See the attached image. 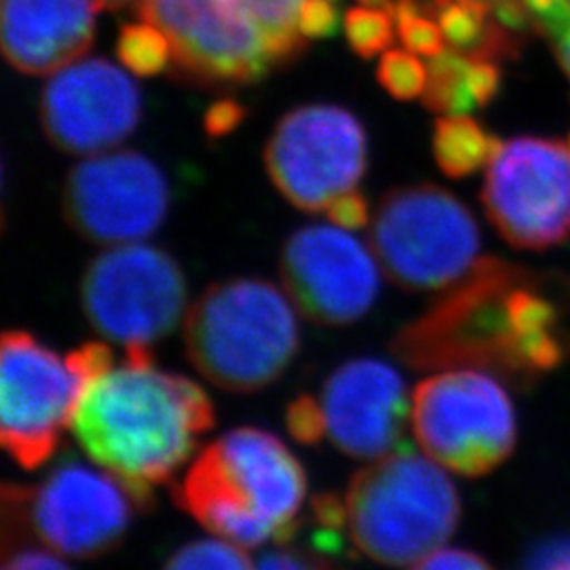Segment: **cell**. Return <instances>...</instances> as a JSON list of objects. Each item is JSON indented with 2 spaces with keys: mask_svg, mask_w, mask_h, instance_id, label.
<instances>
[{
  "mask_svg": "<svg viewBox=\"0 0 570 570\" xmlns=\"http://www.w3.org/2000/svg\"><path fill=\"white\" fill-rule=\"evenodd\" d=\"M527 570H570V539H553L530 556Z\"/></svg>",
  "mask_w": 570,
  "mask_h": 570,
  "instance_id": "obj_33",
  "label": "cell"
},
{
  "mask_svg": "<svg viewBox=\"0 0 570 570\" xmlns=\"http://www.w3.org/2000/svg\"><path fill=\"white\" fill-rule=\"evenodd\" d=\"M186 296L178 261L142 242L108 247L82 273L87 322L125 348L169 336L186 315Z\"/></svg>",
  "mask_w": 570,
  "mask_h": 570,
  "instance_id": "obj_12",
  "label": "cell"
},
{
  "mask_svg": "<svg viewBox=\"0 0 570 570\" xmlns=\"http://www.w3.org/2000/svg\"><path fill=\"white\" fill-rule=\"evenodd\" d=\"M379 82L395 100L423 98L428 87V66L412 51L389 49L379 61Z\"/></svg>",
  "mask_w": 570,
  "mask_h": 570,
  "instance_id": "obj_26",
  "label": "cell"
},
{
  "mask_svg": "<svg viewBox=\"0 0 570 570\" xmlns=\"http://www.w3.org/2000/svg\"><path fill=\"white\" fill-rule=\"evenodd\" d=\"M164 570H258L247 551L226 539H202L176 551Z\"/></svg>",
  "mask_w": 570,
  "mask_h": 570,
  "instance_id": "obj_23",
  "label": "cell"
},
{
  "mask_svg": "<svg viewBox=\"0 0 570 570\" xmlns=\"http://www.w3.org/2000/svg\"><path fill=\"white\" fill-rule=\"evenodd\" d=\"M2 570H72L56 551L16 546L2 551Z\"/></svg>",
  "mask_w": 570,
  "mask_h": 570,
  "instance_id": "obj_30",
  "label": "cell"
},
{
  "mask_svg": "<svg viewBox=\"0 0 570 570\" xmlns=\"http://www.w3.org/2000/svg\"><path fill=\"white\" fill-rule=\"evenodd\" d=\"M551 41L556 45L558 60L562 63V68H564V72L569 75L570 79V23L567 28H562L558 35H553Z\"/></svg>",
  "mask_w": 570,
  "mask_h": 570,
  "instance_id": "obj_34",
  "label": "cell"
},
{
  "mask_svg": "<svg viewBox=\"0 0 570 570\" xmlns=\"http://www.w3.org/2000/svg\"><path fill=\"white\" fill-rule=\"evenodd\" d=\"M214 428V406L195 381L157 366L150 346L125 348L89 381L72 429L94 463L150 508Z\"/></svg>",
  "mask_w": 570,
  "mask_h": 570,
  "instance_id": "obj_1",
  "label": "cell"
},
{
  "mask_svg": "<svg viewBox=\"0 0 570 570\" xmlns=\"http://www.w3.org/2000/svg\"><path fill=\"white\" fill-rule=\"evenodd\" d=\"M282 284L301 315L320 326H351L376 303L381 265L341 226H305L282 252Z\"/></svg>",
  "mask_w": 570,
  "mask_h": 570,
  "instance_id": "obj_16",
  "label": "cell"
},
{
  "mask_svg": "<svg viewBox=\"0 0 570 570\" xmlns=\"http://www.w3.org/2000/svg\"><path fill=\"white\" fill-rule=\"evenodd\" d=\"M393 353L416 370L475 367L537 381L562 364L567 345L558 308L530 287L524 271L482 261L395 336Z\"/></svg>",
  "mask_w": 570,
  "mask_h": 570,
  "instance_id": "obj_2",
  "label": "cell"
},
{
  "mask_svg": "<svg viewBox=\"0 0 570 570\" xmlns=\"http://www.w3.org/2000/svg\"><path fill=\"white\" fill-rule=\"evenodd\" d=\"M45 136L70 155H100L125 142L142 117L131 77L104 58L77 60L45 85L39 102Z\"/></svg>",
  "mask_w": 570,
  "mask_h": 570,
  "instance_id": "obj_17",
  "label": "cell"
},
{
  "mask_svg": "<svg viewBox=\"0 0 570 570\" xmlns=\"http://www.w3.org/2000/svg\"><path fill=\"white\" fill-rule=\"evenodd\" d=\"M501 70L494 61L473 60L454 49L433 56L428 66L423 102L431 112L468 115L497 96Z\"/></svg>",
  "mask_w": 570,
  "mask_h": 570,
  "instance_id": "obj_19",
  "label": "cell"
},
{
  "mask_svg": "<svg viewBox=\"0 0 570 570\" xmlns=\"http://www.w3.org/2000/svg\"><path fill=\"white\" fill-rule=\"evenodd\" d=\"M501 142L468 115H449L435 122L433 155L450 178H468L489 165Z\"/></svg>",
  "mask_w": 570,
  "mask_h": 570,
  "instance_id": "obj_21",
  "label": "cell"
},
{
  "mask_svg": "<svg viewBox=\"0 0 570 570\" xmlns=\"http://www.w3.org/2000/svg\"><path fill=\"white\" fill-rule=\"evenodd\" d=\"M305 0H142L138 16L164 30L188 81L228 87L261 81L305 51Z\"/></svg>",
  "mask_w": 570,
  "mask_h": 570,
  "instance_id": "obj_4",
  "label": "cell"
},
{
  "mask_svg": "<svg viewBox=\"0 0 570 570\" xmlns=\"http://www.w3.org/2000/svg\"><path fill=\"white\" fill-rule=\"evenodd\" d=\"M94 2L98 9H104V11H119L129 4H140L142 0H94Z\"/></svg>",
  "mask_w": 570,
  "mask_h": 570,
  "instance_id": "obj_35",
  "label": "cell"
},
{
  "mask_svg": "<svg viewBox=\"0 0 570 570\" xmlns=\"http://www.w3.org/2000/svg\"><path fill=\"white\" fill-rule=\"evenodd\" d=\"M117 56L136 77H157L174 61L171 42L164 30L144 21L122 26L117 41Z\"/></svg>",
  "mask_w": 570,
  "mask_h": 570,
  "instance_id": "obj_22",
  "label": "cell"
},
{
  "mask_svg": "<svg viewBox=\"0 0 570 570\" xmlns=\"http://www.w3.org/2000/svg\"><path fill=\"white\" fill-rule=\"evenodd\" d=\"M327 220L345 230H360L370 223V205L355 188L334 199L326 209Z\"/></svg>",
  "mask_w": 570,
  "mask_h": 570,
  "instance_id": "obj_28",
  "label": "cell"
},
{
  "mask_svg": "<svg viewBox=\"0 0 570 570\" xmlns=\"http://www.w3.org/2000/svg\"><path fill=\"white\" fill-rule=\"evenodd\" d=\"M370 244L381 271L410 292L450 289L482 263L471 212L435 184L387 193L374 214Z\"/></svg>",
  "mask_w": 570,
  "mask_h": 570,
  "instance_id": "obj_9",
  "label": "cell"
},
{
  "mask_svg": "<svg viewBox=\"0 0 570 570\" xmlns=\"http://www.w3.org/2000/svg\"><path fill=\"white\" fill-rule=\"evenodd\" d=\"M341 28V13L334 0H305L301 9V32L306 41L330 39Z\"/></svg>",
  "mask_w": 570,
  "mask_h": 570,
  "instance_id": "obj_27",
  "label": "cell"
},
{
  "mask_svg": "<svg viewBox=\"0 0 570 570\" xmlns=\"http://www.w3.org/2000/svg\"><path fill=\"white\" fill-rule=\"evenodd\" d=\"M245 119V106L223 98L218 102L212 104L205 110L204 129L209 138H225L228 134H233Z\"/></svg>",
  "mask_w": 570,
  "mask_h": 570,
  "instance_id": "obj_31",
  "label": "cell"
},
{
  "mask_svg": "<svg viewBox=\"0 0 570 570\" xmlns=\"http://www.w3.org/2000/svg\"><path fill=\"white\" fill-rule=\"evenodd\" d=\"M425 7L440 23L450 49L468 58L503 60L520 47V39L490 21L478 7L465 0H429Z\"/></svg>",
  "mask_w": 570,
  "mask_h": 570,
  "instance_id": "obj_20",
  "label": "cell"
},
{
  "mask_svg": "<svg viewBox=\"0 0 570 570\" xmlns=\"http://www.w3.org/2000/svg\"><path fill=\"white\" fill-rule=\"evenodd\" d=\"M395 26L404 47L416 56L433 58L446 49V39L440 23L419 0H397Z\"/></svg>",
  "mask_w": 570,
  "mask_h": 570,
  "instance_id": "obj_24",
  "label": "cell"
},
{
  "mask_svg": "<svg viewBox=\"0 0 570 570\" xmlns=\"http://www.w3.org/2000/svg\"><path fill=\"white\" fill-rule=\"evenodd\" d=\"M258 570H341L334 562L326 560L320 553L313 551L282 550L268 551L265 558L258 562Z\"/></svg>",
  "mask_w": 570,
  "mask_h": 570,
  "instance_id": "obj_29",
  "label": "cell"
},
{
  "mask_svg": "<svg viewBox=\"0 0 570 570\" xmlns=\"http://www.w3.org/2000/svg\"><path fill=\"white\" fill-rule=\"evenodd\" d=\"M395 18L370 7H353L345 16L346 41L351 49L362 58L372 60L379 53H385L393 42Z\"/></svg>",
  "mask_w": 570,
  "mask_h": 570,
  "instance_id": "obj_25",
  "label": "cell"
},
{
  "mask_svg": "<svg viewBox=\"0 0 570 570\" xmlns=\"http://www.w3.org/2000/svg\"><path fill=\"white\" fill-rule=\"evenodd\" d=\"M271 183L294 207L317 214L362 183L364 125L341 106L311 104L287 112L265 148Z\"/></svg>",
  "mask_w": 570,
  "mask_h": 570,
  "instance_id": "obj_13",
  "label": "cell"
},
{
  "mask_svg": "<svg viewBox=\"0 0 570 570\" xmlns=\"http://www.w3.org/2000/svg\"><path fill=\"white\" fill-rule=\"evenodd\" d=\"M410 421L431 461L468 478L487 475L515 449L510 395L484 370H446L419 383Z\"/></svg>",
  "mask_w": 570,
  "mask_h": 570,
  "instance_id": "obj_10",
  "label": "cell"
},
{
  "mask_svg": "<svg viewBox=\"0 0 570 570\" xmlns=\"http://www.w3.org/2000/svg\"><path fill=\"white\" fill-rule=\"evenodd\" d=\"M341 503L348 541L385 567H412L440 550L461 518L442 465L406 446L360 469Z\"/></svg>",
  "mask_w": 570,
  "mask_h": 570,
  "instance_id": "obj_6",
  "label": "cell"
},
{
  "mask_svg": "<svg viewBox=\"0 0 570 570\" xmlns=\"http://www.w3.org/2000/svg\"><path fill=\"white\" fill-rule=\"evenodd\" d=\"M569 2H570V0H569Z\"/></svg>",
  "mask_w": 570,
  "mask_h": 570,
  "instance_id": "obj_37",
  "label": "cell"
},
{
  "mask_svg": "<svg viewBox=\"0 0 570 570\" xmlns=\"http://www.w3.org/2000/svg\"><path fill=\"white\" fill-rule=\"evenodd\" d=\"M305 499L301 461L254 428L230 429L205 446L174 489V501L205 530L245 550L287 543Z\"/></svg>",
  "mask_w": 570,
  "mask_h": 570,
  "instance_id": "obj_3",
  "label": "cell"
},
{
  "mask_svg": "<svg viewBox=\"0 0 570 570\" xmlns=\"http://www.w3.org/2000/svg\"><path fill=\"white\" fill-rule=\"evenodd\" d=\"M410 570H492L489 564L465 550H438L412 564Z\"/></svg>",
  "mask_w": 570,
  "mask_h": 570,
  "instance_id": "obj_32",
  "label": "cell"
},
{
  "mask_svg": "<svg viewBox=\"0 0 570 570\" xmlns=\"http://www.w3.org/2000/svg\"><path fill=\"white\" fill-rule=\"evenodd\" d=\"M159 165L136 150H108L75 165L63 184V218L91 244H140L167 216Z\"/></svg>",
  "mask_w": 570,
  "mask_h": 570,
  "instance_id": "obj_15",
  "label": "cell"
},
{
  "mask_svg": "<svg viewBox=\"0 0 570 570\" xmlns=\"http://www.w3.org/2000/svg\"><path fill=\"white\" fill-rule=\"evenodd\" d=\"M134 508L136 499L112 473L63 461L37 489L4 484L2 550L35 537L66 558H98L121 543Z\"/></svg>",
  "mask_w": 570,
  "mask_h": 570,
  "instance_id": "obj_8",
  "label": "cell"
},
{
  "mask_svg": "<svg viewBox=\"0 0 570 570\" xmlns=\"http://www.w3.org/2000/svg\"><path fill=\"white\" fill-rule=\"evenodd\" d=\"M362 7H370V9H381V11H387L393 18H395V4L397 0H360Z\"/></svg>",
  "mask_w": 570,
  "mask_h": 570,
  "instance_id": "obj_36",
  "label": "cell"
},
{
  "mask_svg": "<svg viewBox=\"0 0 570 570\" xmlns=\"http://www.w3.org/2000/svg\"><path fill=\"white\" fill-rule=\"evenodd\" d=\"M96 11L94 0H2V53L23 75H53L91 49Z\"/></svg>",
  "mask_w": 570,
  "mask_h": 570,
  "instance_id": "obj_18",
  "label": "cell"
},
{
  "mask_svg": "<svg viewBox=\"0 0 570 570\" xmlns=\"http://www.w3.org/2000/svg\"><path fill=\"white\" fill-rule=\"evenodd\" d=\"M482 202L497 233L520 249H548L570 237V150L546 138L497 148Z\"/></svg>",
  "mask_w": 570,
  "mask_h": 570,
  "instance_id": "obj_14",
  "label": "cell"
},
{
  "mask_svg": "<svg viewBox=\"0 0 570 570\" xmlns=\"http://www.w3.org/2000/svg\"><path fill=\"white\" fill-rule=\"evenodd\" d=\"M112 362V351L104 343L58 355L30 332L2 334L0 442L21 469L41 468L56 454L89 381Z\"/></svg>",
  "mask_w": 570,
  "mask_h": 570,
  "instance_id": "obj_7",
  "label": "cell"
},
{
  "mask_svg": "<svg viewBox=\"0 0 570 570\" xmlns=\"http://www.w3.org/2000/svg\"><path fill=\"white\" fill-rule=\"evenodd\" d=\"M289 298L265 279L209 285L184 317V348L193 367L228 393H254L292 364L298 322Z\"/></svg>",
  "mask_w": 570,
  "mask_h": 570,
  "instance_id": "obj_5",
  "label": "cell"
},
{
  "mask_svg": "<svg viewBox=\"0 0 570 570\" xmlns=\"http://www.w3.org/2000/svg\"><path fill=\"white\" fill-rule=\"evenodd\" d=\"M412 397L395 367L374 357L336 367L317 395L287 406L285 425L301 444L327 440L353 459L376 461L404 449Z\"/></svg>",
  "mask_w": 570,
  "mask_h": 570,
  "instance_id": "obj_11",
  "label": "cell"
}]
</instances>
